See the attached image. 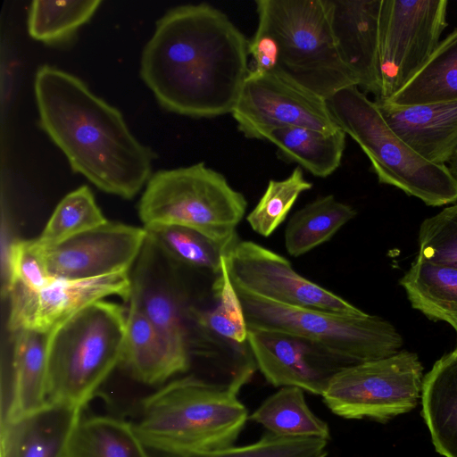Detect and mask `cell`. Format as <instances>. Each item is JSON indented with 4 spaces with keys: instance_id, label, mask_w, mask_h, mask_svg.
<instances>
[{
    "instance_id": "1",
    "label": "cell",
    "mask_w": 457,
    "mask_h": 457,
    "mask_svg": "<svg viewBox=\"0 0 457 457\" xmlns=\"http://www.w3.org/2000/svg\"><path fill=\"white\" fill-rule=\"evenodd\" d=\"M248 43L219 9L178 6L156 22L140 74L170 112L191 117L231 113L250 71Z\"/></svg>"
},
{
    "instance_id": "2",
    "label": "cell",
    "mask_w": 457,
    "mask_h": 457,
    "mask_svg": "<svg viewBox=\"0 0 457 457\" xmlns=\"http://www.w3.org/2000/svg\"><path fill=\"white\" fill-rule=\"evenodd\" d=\"M34 91L40 126L74 172L126 199L147 183L154 155L130 132L118 109L78 77L49 65L37 69Z\"/></svg>"
},
{
    "instance_id": "3",
    "label": "cell",
    "mask_w": 457,
    "mask_h": 457,
    "mask_svg": "<svg viewBox=\"0 0 457 457\" xmlns=\"http://www.w3.org/2000/svg\"><path fill=\"white\" fill-rule=\"evenodd\" d=\"M256 367L238 370L225 383L194 376L168 383L145 397L136 432L148 449L174 457H194L234 446L247 420L240 388Z\"/></svg>"
},
{
    "instance_id": "4",
    "label": "cell",
    "mask_w": 457,
    "mask_h": 457,
    "mask_svg": "<svg viewBox=\"0 0 457 457\" xmlns=\"http://www.w3.org/2000/svg\"><path fill=\"white\" fill-rule=\"evenodd\" d=\"M127 312L96 301L48 334L46 400L83 409L121 362Z\"/></svg>"
},
{
    "instance_id": "5",
    "label": "cell",
    "mask_w": 457,
    "mask_h": 457,
    "mask_svg": "<svg viewBox=\"0 0 457 457\" xmlns=\"http://www.w3.org/2000/svg\"><path fill=\"white\" fill-rule=\"evenodd\" d=\"M326 101L338 127L369 158L379 183L397 187L429 206L457 201V180L447 166L427 161L400 138L375 101L358 86L345 87Z\"/></svg>"
},
{
    "instance_id": "6",
    "label": "cell",
    "mask_w": 457,
    "mask_h": 457,
    "mask_svg": "<svg viewBox=\"0 0 457 457\" xmlns=\"http://www.w3.org/2000/svg\"><path fill=\"white\" fill-rule=\"evenodd\" d=\"M257 28L277 48L274 71L327 100L357 86L342 62L333 37L327 0H257Z\"/></svg>"
},
{
    "instance_id": "7",
    "label": "cell",
    "mask_w": 457,
    "mask_h": 457,
    "mask_svg": "<svg viewBox=\"0 0 457 457\" xmlns=\"http://www.w3.org/2000/svg\"><path fill=\"white\" fill-rule=\"evenodd\" d=\"M247 201L220 172L204 162L159 170L146 183L138 203L144 226L171 224L195 229L231 247Z\"/></svg>"
},
{
    "instance_id": "8",
    "label": "cell",
    "mask_w": 457,
    "mask_h": 457,
    "mask_svg": "<svg viewBox=\"0 0 457 457\" xmlns=\"http://www.w3.org/2000/svg\"><path fill=\"white\" fill-rule=\"evenodd\" d=\"M236 291L249 328L305 337L353 364L392 356L403 345L392 323L365 312L350 315L286 305Z\"/></svg>"
},
{
    "instance_id": "9",
    "label": "cell",
    "mask_w": 457,
    "mask_h": 457,
    "mask_svg": "<svg viewBox=\"0 0 457 457\" xmlns=\"http://www.w3.org/2000/svg\"><path fill=\"white\" fill-rule=\"evenodd\" d=\"M422 371L417 353L401 350L384 359L344 368L330 379L321 396L337 416L386 422L417 406Z\"/></svg>"
},
{
    "instance_id": "10",
    "label": "cell",
    "mask_w": 457,
    "mask_h": 457,
    "mask_svg": "<svg viewBox=\"0 0 457 457\" xmlns=\"http://www.w3.org/2000/svg\"><path fill=\"white\" fill-rule=\"evenodd\" d=\"M447 0H381L378 66L388 98L426 62L447 27Z\"/></svg>"
},
{
    "instance_id": "11",
    "label": "cell",
    "mask_w": 457,
    "mask_h": 457,
    "mask_svg": "<svg viewBox=\"0 0 457 457\" xmlns=\"http://www.w3.org/2000/svg\"><path fill=\"white\" fill-rule=\"evenodd\" d=\"M247 138L267 139L278 129L305 127L323 132L340 129L327 101L275 72L250 70L231 112Z\"/></svg>"
},
{
    "instance_id": "12",
    "label": "cell",
    "mask_w": 457,
    "mask_h": 457,
    "mask_svg": "<svg viewBox=\"0 0 457 457\" xmlns=\"http://www.w3.org/2000/svg\"><path fill=\"white\" fill-rule=\"evenodd\" d=\"M232 285L278 303L358 315L364 312L297 273L284 256L253 241L237 240L225 255Z\"/></svg>"
},
{
    "instance_id": "13",
    "label": "cell",
    "mask_w": 457,
    "mask_h": 457,
    "mask_svg": "<svg viewBox=\"0 0 457 457\" xmlns=\"http://www.w3.org/2000/svg\"><path fill=\"white\" fill-rule=\"evenodd\" d=\"M130 292L129 272L78 280L55 278L38 290L12 284L8 328L12 333L21 329L49 333L84 307L111 295L129 301Z\"/></svg>"
},
{
    "instance_id": "14",
    "label": "cell",
    "mask_w": 457,
    "mask_h": 457,
    "mask_svg": "<svg viewBox=\"0 0 457 457\" xmlns=\"http://www.w3.org/2000/svg\"><path fill=\"white\" fill-rule=\"evenodd\" d=\"M246 343L269 383L313 395H322L334 375L353 364L314 341L288 333L248 328Z\"/></svg>"
},
{
    "instance_id": "15",
    "label": "cell",
    "mask_w": 457,
    "mask_h": 457,
    "mask_svg": "<svg viewBox=\"0 0 457 457\" xmlns=\"http://www.w3.org/2000/svg\"><path fill=\"white\" fill-rule=\"evenodd\" d=\"M145 239L144 227L108 220L46 247L47 268L54 278L71 280L129 272Z\"/></svg>"
},
{
    "instance_id": "16",
    "label": "cell",
    "mask_w": 457,
    "mask_h": 457,
    "mask_svg": "<svg viewBox=\"0 0 457 457\" xmlns=\"http://www.w3.org/2000/svg\"><path fill=\"white\" fill-rule=\"evenodd\" d=\"M172 262L147 236L130 273L129 303L149 320L165 340L179 353L189 357L184 297Z\"/></svg>"
},
{
    "instance_id": "17",
    "label": "cell",
    "mask_w": 457,
    "mask_h": 457,
    "mask_svg": "<svg viewBox=\"0 0 457 457\" xmlns=\"http://www.w3.org/2000/svg\"><path fill=\"white\" fill-rule=\"evenodd\" d=\"M329 22L340 58L358 87L381 94L378 21L381 0H327Z\"/></svg>"
},
{
    "instance_id": "18",
    "label": "cell",
    "mask_w": 457,
    "mask_h": 457,
    "mask_svg": "<svg viewBox=\"0 0 457 457\" xmlns=\"http://www.w3.org/2000/svg\"><path fill=\"white\" fill-rule=\"evenodd\" d=\"M394 132L427 161L444 165L457 148V100L398 106L375 101Z\"/></svg>"
},
{
    "instance_id": "19",
    "label": "cell",
    "mask_w": 457,
    "mask_h": 457,
    "mask_svg": "<svg viewBox=\"0 0 457 457\" xmlns=\"http://www.w3.org/2000/svg\"><path fill=\"white\" fill-rule=\"evenodd\" d=\"M81 410L47 402L36 411L1 425V457H62Z\"/></svg>"
},
{
    "instance_id": "20",
    "label": "cell",
    "mask_w": 457,
    "mask_h": 457,
    "mask_svg": "<svg viewBox=\"0 0 457 457\" xmlns=\"http://www.w3.org/2000/svg\"><path fill=\"white\" fill-rule=\"evenodd\" d=\"M120 363L136 380L155 385L187 371L190 357L177 352L137 307L129 303Z\"/></svg>"
},
{
    "instance_id": "21",
    "label": "cell",
    "mask_w": 457,
    "mask_h": 457,
    "mask_svg": "<svg viewBox=\"0 0 457 457\" xmlns=\"http://www.w3.org/2000/svg\"><path fill=\"white\" fill-rule=\"evenodd\" d=\"M14 333L12 377L1 425L18 420L47 403V340L49 333L21 329Z\"/></svg>"
},
{
    "instance_id": "22",
    "label": "cell",
    "mask_w": 457,
    "mask_h": 457,
    "mask_svg": "<svg viewBox=\"0 0 457 457\" xmlns=\"http://www.w3.org/2000/svg\"><path fill=\"white\" fill-rule=\"evenodd\" d=\"M420 399L436 451L444 457H457V347L423 377Z\"/></svg>"
},
{
    "instance_id": "23",
    "label": "cell",
    "mask_w": 457,
    "mask_h": 457,
    "mask_svg": "<svg viewBox=\"0 0 457 457\" xmlns=\"http://www.w3.org/2000/svg\"><path fill=\"white\" fill-rule=\"evenodd\" d=\"M411 307L457 328V268L417 256L399 281Z\"/></svg>"
},
{
    "instance_id": "24",
    "label": "cell",
    "mask_w": 457,
    "mask_h": 457,
    "mask_svg": "<svg viewBox=\"0 0 457 457\" xmlns=\"http://www.w3.org/2000/svg\"><path fill=\"white\" fill-rule=\"evenodd\" d=\"M381 99L398 106L457 100V28L398 91Z\"/></svg>"
},
{
    "instance_id": "25",
    "label": "cell",
    "mask_w": 457,
    "mask_h": 457,
    "mask_svg": "<svg viewBox=\"0 0 457 457\" xmlns=\"http://www.w3.org/2000/svg\"><path fill=\"white\" fill-rule=\"evenodd\" d=\"M134 425L111 416L81 418L62 457H150Z\"/></svg>"
},
{
    "instance_id": "26",
    "label": "cell",
    "mask_w": 457,
    "mask_h": 457,
    "mask_svg": "<svg viewBox=\"0 0 457 457\" xmlns=\"http://www.w3.org/2000/svg\"><path fill=\"white\" fill-rule=\"evenodd\" d=\"M346 134L338 129L323 132L305 127H287L272 131L267 140L277 146L279 156L316 177L332 174L341 163Z\"/></svg>"
},
{
    "instance_id": "27",
    "label": "cell",
    "mask_w": 457,
    "mask_h": 457,
    "mask_svg": "<svg viewBox=\"0 0 457 457\" xmlns=\"http://www.w3.org/2000/svg\"><path fill=\"white\" fill-rule=\"evenodd\" d=\"M357 212L333 195L315 199L295 212L285 229V247L294 257L328 242Z\"/></svg>"
},
{
    "instance_id": "28",
    "label": "cell",
    "mask_w": 457,
    "mask_h": 457,
    "mask_svg": "<svg viewBox=\"0 0 457 457\" xmlns=\"http://www.w3.org/2000/svg\"><path fill=\"white\" fill-rule=\"evenodd\" d=\"M303 391L296 386L281 387L269 396L250 419L278 436L328 440L330 437L328 424L310 410Z\"/></svg>"
},
{
    "instance_id": "29",
    "label": "cell",
    "mask_w": 457,
    "mask_h": 457,
    "mask_svg": "<svg viewBox=\"0 0 457 457\" xmlns=\"http://www.w3.org/2000/svg\"><path fill=\"white\" fill-rule=\"evenodd\" d=\"M147 236L175 263L209 270L219 275L228 247L206 235L179 225L144 226Z\"/></svg>"
},
{
    "instance_id": "30",
    "label": "cell",
    "mask_w": 457,
    "mask_h": 457,
    "mask_svg": "<svg viewBox=\"0 0 457 457\" xmlns=\"http://www.w3.org/2000/svg\"><path fill=\"white\" fill-rule=\"evenodd\" d=\"M101 1H43L30 4L28 31L31 37L47 44L69 39L94 15Z\"/></svg>"
},
{
    "instance_id": "31",
    "label": "cell",
    "mask_w": 457,
    "mask_h": 457,
    "mask_svg": "<svg viewBox=\"0 0 457 457\" xmlns=\"http://www.w3.org/2000/svg\"><path fill=\"white\" fill-rule=\"evenodd\" d=\"M216 304L206 311L190 308V318L206 332L243 345L247 341L248 327L238 295L231 283L223 258L221 272L213 284Z\"/></svg>"
},
{
    "instance_id": "32",
    "label": "cell",
    "mask_w": 457,
    "mask_h": 457,
    "mask_svg": "<svg viewBox=\"0 0 457 457\" xmlns=\"http://www.w3.org/2000/svg\"><path fill=\"white\" fill-rule=\"evenodd\" d=\"M107 221L89 187L82 186L60 201L37 239L50 247Z\"/></svg>"
},
{
    "instance_id": "33",
    "label": "cell",
    "mask_w": 457,
    "mask_h": 457,
    "mask_svg": "<svg viewBox=\"0 0 457 457\" xmlns=\"http://www.w3.org/2000/svg\"><path fill=\"white\" fill-rule=\"evenodd\" d=\"M312 187V183L304 179L299 166L285 179L270 180L246 221L258 235L270 237L286 220L299 195Z\"/></svg>"
},
{
    "instance_id": "34",
    "label": "cell",
    "mask_w": 457,
    "mask_h": 457,
    "mask_svg": "<svg viewBox=\"0 0 457 457\" xmlns=\"http://www.w3.org/2000/svg\"><path fill=\"white\" fill-rule=\"evenodd\" d=\"M418 243L417 256L457 268V204L425 219Z\"/></svg>"
},
{
    "instance_id": "35",
    "label": "cell",
    "mask_w": 457,
    "mask_h": 457,
    "mask_svg": "<svg viewBox=\"0 0 457 457\" xmlns=\"http://www.w3.org/2000/svg\"><path fill=\"white\" fill-rule=\"evenodd\" d=\"M327 440L268 433L257 442L194 457H326Z\"/></svg>"
},
{
    "instance_id": "36",
    "label": "cell",
    "mask_w": 457,
    "mask_h": 457,
    "mask_svg": "<svg viewBox=\"0 0 457 457\" xmlns=\"http://www.w3.org/2000/svg\"><path fill=\"white\" fill-rule=\"evenodd\" d=\"M9 285L19 284L33 290L50 285L54 278L48 270L46 248L37 239L16 240L9 252Z\"/></svg>"
},
{
    "instance_id": "37",
    "label": "cell",
    "mask_w": 457,
    "mask_h": 457,
    "mask_svg": "<svg viewBox=\"0 0 457 457\" xmlns=\"http://www.w3.org/2000/svg\"><path fill=\"white\" fill-rule=\"evenodd\" d=\"M446 163L447 165H445L447 166L451 175L457 180V148L450 156Z\"/></svg>"
},
{
    "instance_id": "38",
    "label": "cell",
    "mask_w": 457,
    "mask_h": 457,
    "mask_svg": "<svg viewBox=\"0 0 457 457\" xmlns=\"http://www.w3.org/2000/svg\"><path fill=\"white\" fill-rule=\"evenodd\" d=\"M456 333H457V328L455 329ZM457 347V346H456Z\"/></svg>"
}]
</instances>
